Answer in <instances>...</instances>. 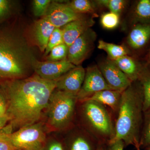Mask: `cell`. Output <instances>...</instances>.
I'll list each match as a JSON object with an SVG mask.
<instances>
[{
	"mask_svg": "<svg viewBox=\"0 0 150 150\" xmlns=\"http://www.w3.org/2000/svg\"><path fill=\"white\" fill-rule=\"evenodd\" d=\"M56 81L42 79L37 75L18 79L0 81V91L5 98L8 126L4 131L12 133L35 124L42 111L48 107Z\"/></svg>",
	"mask_w": 150,
	"mask_h": 150,
	"instance_id": "cell-1",
	"label": "cell"
},
{
	"mask_svg": "<svg viewBox=\"0 0 150 150\" xmlns=\"http://www.w3.org/2000/svg\"><path fill=\"white\" fill-rule=\"evenodd\" d=\"M35 59L30 46L13 28L0 27V81L26 78Z\"/></svg>",
	"mask_w": 150,
	"mask_h": 150,
	"instance_id": "cell-2",
	"label": "cell"
},
{
	"mask_svg": "<svg viewBox=\"0 0 150 150\" xmlns=\"http://www.w3.org/2000/svg\"><path fill=\"white\" fill-rule=\"evenodd\" d=\"M143 103L142 87L137 81L122 92L114 135L108 143L121 140L125 146H140Z\"/></svg>",
	"mask_w": 150,
	"mask_h": 150,
	"instance_id": "cell-3",
	"label": "cell"
},
{
	"mask_svg": "<svg viewBox=\"0 0 150 150\" xmlns=\"http://www.w3.org/2000/svg\"><path fill=\"white\" fill-rule=\"evenodd\" d=\"M77 99V96L55 89L48 105L51 125L56 128L67 125L72 116Z\"/></svg>",
	"mask_w": 150,
	"mask_h": 150,
	"instance_id": "cell-4",
	"label": "cell"
},
{
	"mask_svg": "<svg viewBox=\"0 0 150 150\" xmlns=\"http://www.w3.org/2000/svg\"><path fill=\"white\" fill-rule=\"evenodd\" d=\"M83 102L85 115L91 128L98 134L111 139L114 130L110 115L104 105L92 100Z\"/></svg>",
	"mask_w": 150,
	"mask_h": 150,
	"instance_id": "cell-5",
	"label": "cell"
},
{
	"mask_svg": "<svg viewBox=\"0 0 150 150\" xmlns=\"http://www.w3.org/2000/svg\"><path fill=\"white\" fill-rule=\"evenodd\" d=\"M11 143L18 150H43L45 135L40 123H35L8 133Z\"/></svg>",
	"mask_w": 150,
	"mask_h": 150,
	"instance_id": "cell-6",
	"label": "cell"
},
{
	"mask_svg": "<svg viewBox=\"0 0 150 150\" xmlns=\"http://www.w3.org/2000/svg\"><path fill=\"white\" fill-rule=\"evenodd\" d=\"M97 37L96 32L89 28L69 47L67 59L76 66H79L93 49Z\"/></svg>",
	"mask_w": 150,
	"mask_h": 150,
	"instance_id": "cell-7",
	"label": "cell"
},
{
	"mask_svg": "<svg viewBox=\"0 0 150 150\" xmlns=\"http://www.w3.org/2000/svg\"><path fill=\"white\" fill-rule=\"evenodd\" d=\"M105 90H112L108 85L98 66L88 67L77 99L84 101L94 94Z\"/></svg>",
	"mask_w": 150,
	"mask_h": 150,
	"instance_id": "cell-8",
	"label": "cell"
},
{
	"mask_svg": "<svg viewBox=\"0 0 150 150\" xmlns=\"http://www.w3.org/2000/svg\"><path fill=\"white\" fill-rule=\"evenodd\" d=\"M76 66L68 59L61 61L40 62L36 59L33 62V71L40 78L47 80L55 81Z\"/></svg>",
	"mask_w": 150,
	"mask_h": 150,
	"instance_id": "cell-9",
	"label": "cell"
},
{
	"mask_svg": "<svg viewBox=\"0 0 150 150\" xmlns=\"http://www.w3.org/2000/svg\"><path fill=\"white\" fill-rule=\"evenodd\" d=\"M98 67L106 83L113 90L123 92L133 83L110 59L100 62Z\"/></svg>",
	"mask_w": 150,
	"mask_h": 150,
	"instance_id": "cell-10",
	"label": "cell"
},
{
	"mask_svg": "<svg viewBox=\"0 0 150 150\" xmlns=\"http://www.w3.org/2000/svg\"><path fill=\"white\" fill-rule=\"evenodd\" d=\"M86 16L75 12L68 4L52 1L44 17L48 20L56 28L62 26L85 17Z\"/></svg>",
	"mask_w": 150,
	"mask_h": 150,
	"instance_id": "cell-11",
	"label": "cell"
},
{
	"mask_svg": "<svg viewBox=\"0 0 150 150\" xmlns=\"http://www.w3.org/2000/svg\"><path fill=\"white\" fill-rule=\"evenodd\" d=\"M85 74L86 71L83 67L80 65L76 66L57 80L56 88L77 96Z\"/></svg>",
	"mask_w": 150,
	"mask_h": 150,
	"instance_id": "cell-12",
	"label": "cell"
},
{
	"mask_svg": "<svg viewBox=\"0 0 150 150\" xmlns=\"http://www.w3.org/2000/svg\"><path fill=\"white\" fill-rule=\"evenodd\" d=\"M94 16H85L74 21L64 26L62 30L64 43L69 47L95 23Z\"/></svg>",
	"mask_w": 150,
	"mask_h": 150,
	"instance_id": "cell-13",
	"label": "cell"
},
{
	"mask_svg": "<svg viewBox=\"0 0 150 150\" xmlns=\"http://www.w3.org/2000/svg\"><path fill=\"white\" fill-rule=\"evenodd\" d=\"M150 40V23H137L129 33L127 42L132 49L139 50L144 48Z\"/></svg>",
	"mask_w": 150,
	"mask_h": 150,
	"instance_id": "cell-14",
	"label": "cell"
},
{
	"mask_svg": "<svg viewBox=\"0 0 150 150\" xmlns=\"http://www.w3.org/2000/svg\"><path fill=\"white\" fill-rule=\"evenodd\" d=\"M55 28L46 18L35 21L33 27V37L41 52H45L48 40Z\"/></svg>",
	"mask_w": 150,
	"mask_h": 150,
	"instance_id": "cell-15",
	"label": "cell"
},
{
	"mask_svg": "<svg viewBox=\"0 0 150 150\" xmlns=\"http://www.w3.org/2000/svg\"><path fill=\"white\" fill-rule=\"evenodd\" d=\"M112 61L132 82L138 81L140 73L145 65H142L129 55Z\"/></svg>",
	"mask_w": 150,
	"mask_h": 150,
	"instance_id": "cell-16",
	"label": "cell"
},
{
	"mask_svg": "<svg viewBox=\"0 0 150 150\" xmlns=\"http://www.w3.org/2000/svg\"><path fill=\"white\" fill-rule=\"evenodd\" d=\"M122 93L117 91L105 90L94 94L85 100H93L103 105H107L116 111L119 108Z\"/></svg>",
	"mask_w": 150,
	"mask_h": 150,
	"instance_id": "cell-17",
	"label": "cell"
},
{
	"mask_svg": "<svg viewBox=\"0 0 150 150\" xmlns=\"http://www.w3.org/2000/svg\"><path fill=\"white\" fill-rule=\"evenodd\" d=\"M134 25L150 23V0H140L134 6L133 12Z\"/></svg>",
	"mask_w": 150,
	"mask_h": 150,
	"instance_id": "cell-18",
	"label": "cell"
},
{
	"mask_svg": "<svg viewBox=\"0 0 150 150\" xmlns=\"http://www.w3.org/2000/svg\"><path fill=\"white\" fill-rule=\"evenodd\" d=\"M138 81L141 84L143 91V111L145 112L150 107V69L148 66L145 65Z\"/></svg>",
	"mask_w": 150,
	"mask_h": 150,
	"instance_id": "cell-19",
	"label": "cell"
},
{
	"mask_svg": "<svg viewBox=\"0 0 150 150\" xmlns=\"http://www.w3.org/2000/svg\"><path fill=\"white\" fill-rule=\"evenodd\" d=\"M98 48L105 51L108 56V59L111 61H114L129 54V50L125 46L108 43L103 40L98 41Z\"/></svg>",
	"mask_w": 150,
	"mask_h": 150,
	"instance_id": "cell-20",
	"label": "cell"
},
{
	"mask_svg": "<svg viewBox=\"0 0 150 150\" xmlns=\"http://www.w3.org/2000/svg\"><path fill=\"white\" fill-rule=\"evenodd\" d=\"M68 4L75 12L81 14H90L97 16L96 11L98 6L95 1L88 0H74Z\"/></svg>",
	"mask_w": 150,
	"mask_h": 150,
	"instance_id": "cell-21",
	"label": "cell"
},
{
	"mask_svg": "<svg viewBox=\"0 0 150 150\" xmlns=\"http://www.w3.org/2000/svg\"><path fill=\"white\" fill-rule=\"evenodd\" d=\"M95 1L98 6L106 8L110 12L119 16L126 4V1L124 0H99Z\"/></svg>",
	"mask_w": 150,
	"mask_h": 150,
	"instance_id": "cell-22",
	"label": "cell"
},
{
	"mask_svg": "<svg viewBox=\"0 0 150 150\" xmlns=\"http://www.w3.org/2000/svg\"><path fill=\"white\" fill-rule=\"evenodd\" d=\"M69 47L64 43L53 48L47 56L48 61L57 62L67 59Z\"/></svg>",
	"mask_w": 150,
	"mask_h": 150,
	"instance_id": "cell-23",
	"label": "cell"
},
{
	"mask_svg": "<svg viewBox=\"0 0 150 150\" xmlns=\"http://www.w3.org/2000/svg\"><path fill=\"white\" fill-rule=\"evenodd\" d=\"M119 22V15L111 12L103 14L100 18V23L105 29H115L118 26Z\"/></svg>",
	"mask_w": 150,
	"mask_h": 150,
	"instance_id": "cell-24",
	"label": "cell"
},
{
	"mask_svg": "<svg viewBox=\"0 0 150 150\" xmlns=\"http://www.w3.org/2000/svg\"><path fill=\"white\" fill-rule=\"evenodd\" d=\"M101 146L83 137H79L73 142L70 150H98Z\"/></svg>",
	"mask_w": 150,
	"mask_h": 150,
	"instance_id": "cell-25",
	"label": "cell"
},
{
	"mask_svg": "<svg viewBox=\"0 0 150 150\" xmlns=\"http://www.w3.org/2000/svg\"><path fill=\"white\" fill-rule=\"evenodd\" d=\"M64 43L62 29L55 28L48 40L44 56H47L53 48Z\"/></svg>",
	"mask_w": 150,
	"mask_h": 150,
	"instance_id": "cell-26",
	"label": "cell"
},
{
	"mask_svg": "<svg viewBox=\"0 0 150 150\" xmlns=\"http://www.w3.org/2000/svg\"><path fill=\"white\" fill-rule=\"evenodd\" d=\"M140 147L146 148L150 146V113H146L144 126L140 138Z\"/></svg>",
	"mask_w": 150,
	"mask_h": 150,
	"instance_id": "cell-27",
	"label": "cell"
},
{
	"mask_svg": "<svg viewBox=\"0 0 150 150\" xmlns=\"http://www.w3.org/2000/svg\"><path fill=\"white\" fill-rule=\"evenodd\" d=\"M52 1L51 0H34L33 2V13L37 17L45 16Z\"/></svg>",
	"mask_w": 150,
	"mask_h": 150,
	"instance_id": "cell-28",
	"label": "cell"
},
{
	"mask_svg": "<svg viewBox=\"0 0 150 150\" xmlns=\"http://www.w3.org/2000/svg\"><path fill=\"white\" fill-rule=\"evenodd\" d=\"M13 6V1L0 0V23H1L11 15Z\"/></svg>",
	"mask_w": 150,
	"mask_h": 150,
	"instance_id": "cell-29",
	"label": "cell"
},
{
	"mask_svg": "<svg viewBox=\"0 0 150 150\" xmlns=\"http://www.w3.org/2000/svg\"><path fill=\"white\" fill-rule=\"evenodd\" d=\"M8 133L3 130L0 132V150H18L11 143Z\"/></svg>",
	"mask_w": 150,
	"mask_h": 150,
	"instance_id": "cell-30",
	"label": "cell"
},
{
	"mask_svg": "<svg viewBox=\"0 0 150 150\" xmlns=\"http://www.w3.org/2000/svg\"><path fill=\"white\" fill-rule=\"evenodd\" d=\"M124 146V142L119 140L112 143H108L107 145L104 147V150H123Z\"/></svg>",
	"mask_w": 150,
	"mask_h": 150,
	"instance_id": "cell-31",
	"label": "cell"
},
{
	"mask_svg": "<svg viewBox=\"0 0 150 150\" xmlns=\"http://www.w3.org/2000/svg\"><path fill=\"white\" fill-rule=\"evenodd\" d=\"M8 122V119L6 113L0 112V132L5 127L6 123Z\"/></svg>",
	"mask_w": 150,
	"mask_h": 150,
	"instance_id": "cell-32",
	"label": "cell"
},
{
	"mask_svg": "<svg viewBox=\"0 0 150 150\" xmlns=\"http://www.w3.org/2000/svg\"><path fill=\"white\" fill-rule=\"evenodd\" d=\"M6 102L4 96L0 91V112L6 113Z\"/></svg>",
	"mask_w": 150,
	"mask_h": 150,
	"instance_id": "cell-33",
	"label": "cell"
},
{
	"mask_svg": "<svg viewBox=\"0 0 150 150\" xmlns=\"http://www.w3.org/2000/svg\"><path fill=\"white\" fill-rule=\"evenodd\" d=\"M48 150H64V149L60 143H54L50 146Z\"/></svg>",
	"mask_w": 150,
	"mask_h": 150,
	"instance_id": "cell-34",
	"label": "cell"
},
{
	"mask_svg": "<svg viewBox=\"0 0 150 150\" xmlns=\"http://www.w3.org/2000/svg\"><path fill=\"white\" fill-rule=\"evenodd\" d=\"M145 60H146V63L145 65L148 66V65L150 64V48L149 49L147 54L146 55V57H145Z\"/></svg>",
	"mask_w": 150,
	"mask_h": 150,
	"instance_id": "cell-35",
	"label": "cell"
},
{
	"mask_svg": "<svg viewBox=\"0 0 150 150\" xmlns=\"http://www.w3.org/2000/svg\"><path fill=\"white\" fill-rule=\"evenodd\" d=\"M136 149H137V150H141V149H140V146H138L136 147Z\"/></svg>",
	"mask_w": 150,
	"mask_h": 150,
	"instance_id": "cell-36",
	"label": "cell"
},
{
	"mask_svg": "<svg viewBox=\"0 0 150 150\" xmlns=\"http://www.w3.org/2000/svg\"><path fill=\"white\" fill-rule=\"evenodd\" d=\"M146 113H150V107L149 108V110L146 111V112H145Z\"/></svg>",
	"mask_w": 150,
	"mask_h": 150,
	"instance_id": "cell-37",
	"label": "cell"
},
{
	"mask_svg": "<svg viewBox=\"0 0 150 150\" xmlns=\"http://www.w3.org/2000/svg\"><path fill=\"white\" fill-rule=\"evenodd\" d=\"M146 150H150V146L146 148Z\"/></svg>",
	"mask_w": 150,
	"mask_h": 150,
	"instance_id": "cell-38",
	"label": "cell"
},
{
	"mask_svg": "<svg viewBox=\"0 0 150 150\" xmlns=\"http://www.w3.org/2000/svg\"><path fill=\"white\" fill-rule=\"evenodd\" d=\"M101 150H104V147L103 146L102 148H101Z\"/></svg>",
	"mask_w": 150,
	"mask_h": 150,
	"instance_id": "cell-39",
	"label": "cell"
},
{
	"mask_svg": "<svg viewBox=\"0 0 150 150\" xmlns=\"http://www.w3.org/2000/svg\"><path fill=\"white\" fill-rule=\"evenodd\" d=\"M148 67H149V68L150 69V64L149 65H148Z\"/></svg>",
	"mask_w": 150,
	"mask_h": 150,
	"instance_id": "cell-40",
	"label": "cell"
},
{
	"mask_svg": "<svg viewBox=\"0 0 150 150\" xmlns=\"http://www.w3.org/2000/svg\"><path fill=\"white\" fill-rule=\"evenodd\" d=\"M103 146H102L101 147H100V149H98V150H101V148H102V147Z\"/></svg>",
	"mask_w": 150,
	"mask_h": 150,
	"instance_id": "cell-41",
	"label": "cell"
}]
</instances>
